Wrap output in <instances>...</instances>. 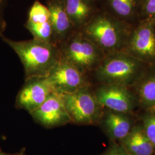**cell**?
<instances>
[{
    "label": "cell",
    "instance_id": "cell-5",
    "mask_svg": "<svg viewBox=\"0 0 155 155\" xmlns=\"http://www.w3.org/2000/svg\"><path fill=\"white\" fill-rule=\"evenodd\" d=\"M61 95L71 123L84 125L99 124L105 109L97 100L91 85Z\"/></svg>",
    "mask_w": 155,
    "mask_h": 155
},
{
    "label": "cell",
    "instance_id": "cell-20",
    "mask_svg": "<svg viewBox=\"0 0 155 155\" xmlns=\"http://www.w3.org/2000/svg\"><path fill=\"white\" fill-rule=\"evenodd\" d=\"M9 0H0V38L4 35L7 27L5 20V12Z\"/></svg>",
    "mask_w": 155,
    "mask_h": 155
},
{
    "label": "cell",
    "instance_id": "cell-23",
    "mask_svg": "<svg viewBox=\"0 0 155 155\" xmlns=\"http://www.w3.org/2000/svg\"><path fill=\"white\" fill-rule=\"evenodd\" d=\"M0 155H15V154H11V153H6V152H4L2 150H0Z\"/></svg>",
    "mask_w": 155,
    "mask_h": 155
},
{
    "label": "cell",
    "instance_id": "cell-22",
    "mask_svg": "<svg viewBox=\"0 0 155 155\" xmlns=\"http://www.w3.org/2000/svg\"><path fill=\"white\" fill-rule=\"evenodd\" d=\"M15 155H25V150L23 149V150H21L20 152L15 153Z\"/></svg>",
    "mask_w": 155,
    "mask_h": 155
},
{
    "label": "cell",
    "instance_id": "cell-18",
    "mask_svg": "<svg viewBox=\"0 0 155 155\" xmlns=\"http://www.w3.org/2000/svg\"><path fill=\"white\" fill-rule=\"evenodd\" d=\"M143 127L155 148V109L148 110L143 118Z\"/></svg>",
    "mask_w": 155,
    "mask_h": 155
},
{
    "label": "cell",
    "instance_id": "cell-8",
    "mask_svg": "<svg viewBox=\"0 0 155 155\" xmlns=\"http://www.w3.org/2000/svg\"><path fill=\"white\" fill-rule=\"evenodd\" d=\"M54 92H55L47 77H35L25 79V83L18 91L15 106L31 113L41 105Z\"/></svg>",
    "mask_w": 155,
    "mask_h": 155
},
{
    "label": "cell",
    "instance_id": "cell-17",
    "mask_svg": "<svg viewBox=\"0 0 155 155\" xmlns=\"http://www.w3.org/2000/svg\"><path fill=\"white\" fill-rule=\"evenodd\" d=\"M151 68L140 82L138 89L139 101L148 110L155 109V71L150 72Z\"/></svg>",
    "mask_w": 155,
    "mask_h": 155
},
{
    "label": "cell",
    "instance_id": "cell-11",
    "mask_svg": "<svg viewBox=\"0 0 155 155\" xmlns=\"http://www.w3.org/2000/svg\"><path fill=\"white\" fill-rule=\"evenodd\" d=\"M25 28L33 39L54 44L50 12L39 0H36L31 6Z\"/></svg>",
    "mask_w": 155,
    "mask_h": 155
},
{
    "label": "cell",
    "instance_id": "cell-3",
    "mask_svg": "<svg viewBox=\"0 0 155 155\" xmlns=\"http://www.w3.org/2000/svg\"><path fill=\"white\" fill-rule=\"evenodd\" d=\"M3 41L8 45L22 63L25 79L47 77L61 59L59 47L36 39L16 41L3 35Z\"/></svg>",
    "mask_w": 155,
    "mask_h": 155
},
{
    "label": "cell",
    "instance_id": "cell-16",
    "mask_svg": "<svg viewBox=\"0 0 155 155\" xmlns=\"http://www.w3.org/2000/svg\"><path fill=\"white\" fill-rule=\"evenodd\" d=\"M121 142L130 155H152L155 149L143 126L132 127Z\"/></svg>",
    "mask_w": 155,
    "mask_h": 155
},
{
    "label": "cell",
    "instance_id": "cell-10",
    "mask_svg": "<svg viewBox=\"0 0 155 155\" xmlns=\"http://www.w3.org/2000/svg\"><path fill=\"white\" fill-rule=\"evenodd\" d=\"M30 115L33 120L46 128H54L71 123L61 94L54 92Z\"/></svg>",
    "mask_w": 155,
    "mask_h": 155
},
{
    "label": "cell",
    "instance_id": "cell-12",
    "mask_svg": "<svg viewBox=\"0 0 155 155\" xmlns=\"http://www.w3.org/2000/svg\"><path fill=\"white\" fill-rule=\"evenodd\" d=\"M50 12L54 43L59 47L75 31L67 13L64 0H46Z\"/></svg>",
    "mask_w": 155,
    "mask_h": 155
},
{
    "label": "cell",
    "instance_id": "cell-13",
    "mask_svg": "<svg viewBox=\"0 0 155 155\" xmlns=\"http://www.w3.org/2000/svg\"><path fill=\"white\" fill-rule=\"evenodd\" d=\"M65 8L75 31L86 25L101 9L98 0H64Z\"/></svg>",
    "mask_w": 155,
    "mask_h": 155
},
{
    "label": "cell",
    "instance_id": "cell-14",
    "mask_svg": "<svg viewBox=\"0 0 155 155\" xmlns=\"http://www.w3.org/2000/svg\"><path fill=\"white\" fill-rule=\"evenodd\" d=\"M101 8L112 16L135 26L140 21L141 0H98Z\"/></svg>",
    "mask_w": 155,
    "mask_h": 155
},
{
    "label": "cell",
    "instance_id": "cell-7",
    "mask_svg": "<svg viewBox=\"0 0 155 155\" xmlns=\"http://www.w3.org/2000/svg\"><path fill=\"white\" fill-rule=\"evenodd\" d=\"M47 77L54 91L59 94H71L91 85L87 75L61 58Z\"/></svg>",
    "mask_w": 155,
    "mask_h": 155
},
{
    "label": "cell",
    "instance_id": "cell-15",
    "mask_svg": "<svg viewBox=\"0 0 155 155\" xmlns=\"http://www.w3.org/2000/svg\"><path fill=\"white\" fill-rule=\"evenodd\" d=\"M99 125L107 136L113 140H121L132 128L127 114L105 109Z\"/></svg>",
    "mask_w": 155,
    "mask_h": 155
},
{
    "label": "cell",
    "instance_id": "cell-21",
    "mask_svg": "<svg viewBox=\"0 0 155 155\" xmlns=\"http://www.w3.org/2000/svg\"><path fill=\"white\" fill-rule=\"evenodd\" d=\"M102 155H130L122 145L114 144L110 147Z\"/></svg>",
    "mask_w": 155,
    "mask_h": 155
},
{
    "label": "cell",
    "instance_id": "cell-6",
    "mask_svg": "<svg viewBox=\"0 0 155 155\" xmlns=\"http://www.w3.org/2000/svg\"><path fill=\"white\" fill-rule=\"evenodd\" d=\"M124 51L150 66H155V23L140 21L134 27Z\"/></svg>",
    "mask_w": 155,
    "mask_h": 155
},
{
    "label": "cell",
    "instance_id": "cell-9",
    "mask_svg": "<svg viewBox=\"0 0 155 155\" xmlns=\"http://www.w3.org/2000/svg\"><path fill=\"white\" fill-rule=\"evenodd\" d=\"M104 109L128 114L132 111L137 99L127 87L117 84H100L94 91Z\"/></svg>",
    "mask_w": 155,
    "mask_h": 155
},
{
    "label": "cell",
    "instance_id": "cell-2",
    "mask_svg": "<svg viewBox=\"0 0 155 155\" xmlns=\"http://www.w3.org/2000/svg\"><path fill=\"white\" fill-rule=\"evenodd\" d=\"M152 67L124 51H117L106 54L92 75L100 84L127 87L140 82Z\"/></svg>",
    "mask_w": 155,
    "mask_h": 155
},
{
    "label": "cell",
    "instance_id": "cell-1",
    "mask_svg": "<svg viewBox=\"0 0 155 155\" xmlns=\"http://www.w3.org/2000/svg\"><path fill=\"white\" fill-rule=\"evenodd\" d=\"M134 27L101 8L90 22L79 31L106 55L124 51Z\"/></svg>",
    "mask_w": 155,
    "mask_h": 155
},
{
    "label": "cell",
    "instance_id": "cell-19",
    "mask_svg": "<svg viewBox=\"0 0 155 155\" xmlns=\"http://www.w3.org/2000/svg\"><path fill=\"white\" fill-rule=\"evenodd\" d=\"M140 21L155 24V0H141Z\"/></svg>",
    "mask_w": 155,
    "mask_h": 155
},
{
    "label": "cell",
    "instance_id": "cell-4",
    "mask_svg": "<svg viewBox=\"0 0 155 155\" xmlns=\"http://www.w3.org/2000/svg\"><path fill=\"white\" fill-rule=\"evenodd\" d=\"M61 58L89 76L105 54L80 31H75L59 47Z\"/></svg>",
    "mask_w": 155,
    "mask_h": 155
}]
</instances>
